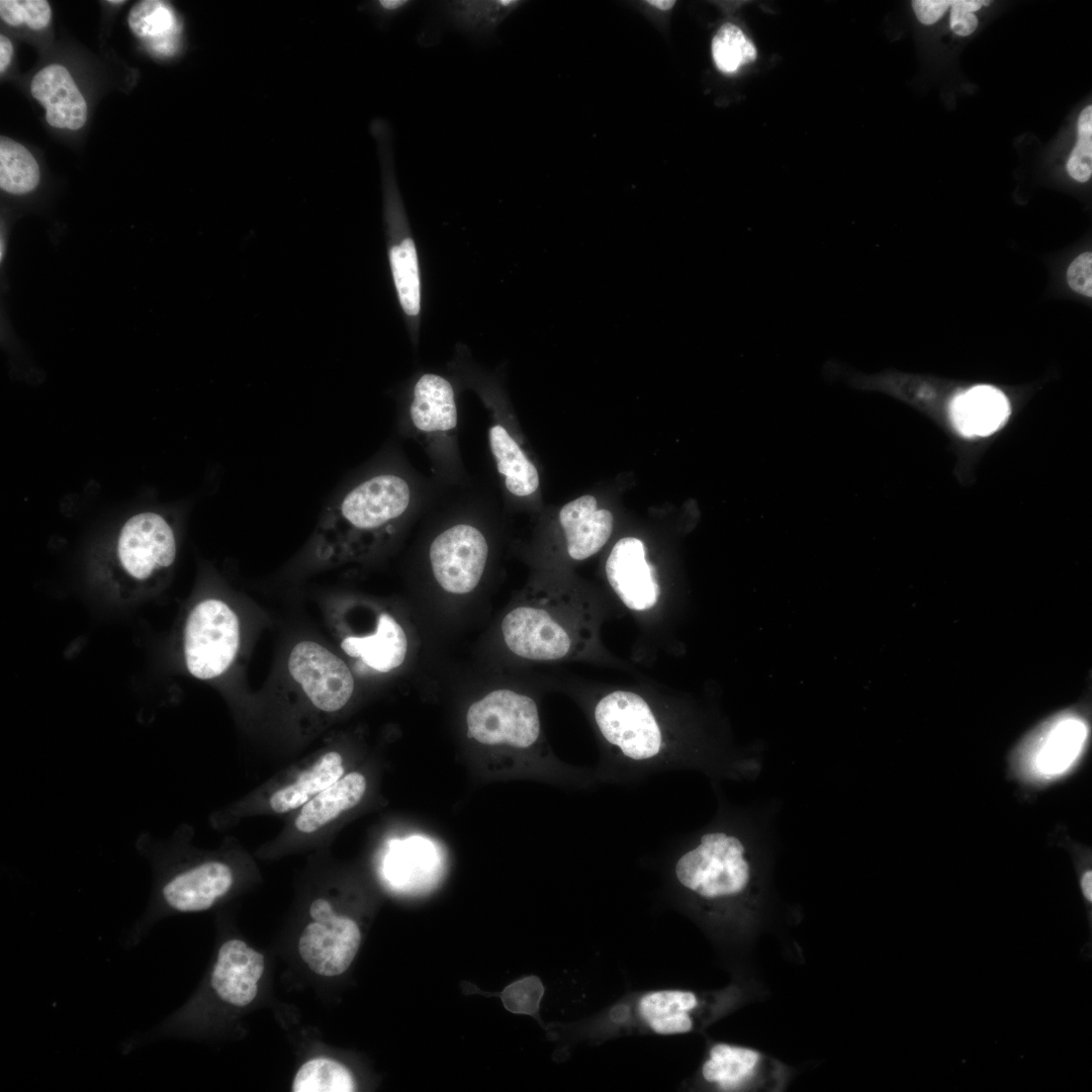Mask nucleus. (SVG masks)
I'll return each mask as SVG.
<instances>
[{
  "label": "nucleus",
  "mask_w": 1092,
  "mask_h": 1092,
  "mask_svg": "<svg viewBox=\"0 0 1092 1092\" xmlns=\"http://www.w3.org/2000/svg\"><path fill=\"white\" fill-rule=\"evenodd\" d=\"M778 804L733 809L692 835L673 864L681 892L708 915H751L764 908Z\"/></svg>",
  "instance_id": "f257e3e1"
},
{
  "label": "nucleus",
  "mask_w": 1092,
  "mask_h": 1092,
  "mask_svg": "<svg viewBox=\"0 0 1092 1092\" xmlns=\"http://www.w3.org/2000/svg\"><path fill=\"white\" fill-rule=\"evenodd\" d=\"M412 490L401 475L381 470L341 488L327 502L301 559L324 568L360 561L396 533Z\"/></svg>",
  "instance_id": "f03ea898"
},
{
  "label": "nucleus",
  "mask_w": 1092,
  "mask_h": 1092,
  "mask_svg": "<svg viewBox=\"0 0 1092 1092\" xmlns=\"http://www.w3.org/2000/svg\"><path fill=\"white\" fill-rule=\"evenodd\" d=\"M599 615L578 589H526L500 623L503 641L518 658L534 662L588 655L598 639Z\"/></svg>",
  "instance_id": "7ed1b4c3"
},
{
  "label": "nucleus",
  "mask_w": 1092,
  "mask_h": 1092,
  "mask_svg": "<svg viewBox=\"0 0 1092 1092\" xmlns=\"http://www.w3.org/2000/svg\"><path fill=\"white\" fill-rule=\"evenodd\" d=\"M593 718L605 743L623 762L646 767L672 761L687 765L671 746L664 723L640 694L627 690L605 694L595 704Z\"/></svg>",
  "instance_id": "20e7f679"
},
{
  "label": "nucleus",
  "mask_w": 1092,
  "mask_h": 1092,
  "mask_svg": "<svg viewBox=\"0 0 1092 1092\" xmlns=\"http://www.w3.org/2000/svg\"><path fill=\"white\" fill-rule=\"evenodd\" d=\"M239 645V619L225 603L205 600L192 610L185 627L184 653L193 676L210 679L222 674Z\"/></svg>",
  "instance_id": "39448f33"
},
{
  "label": "nucleus",
  "mask_w": 1092,
  "mask_h": 1092,
  "mask_svg": "<svg viewBox=\"0 0 1092 1092\" xmlns=\"http://www.w3.org/2000/svg\"><path fill=\"white\" fill-rule=\"evenodd\" d=\"M468 734L485 745L534 746L541 735L536 702L509 689L494 690L474 702L466 714Z\"/></svg>",
  "instance_id": "423d86ee"
},
{
  "label": "nucleus",
  "mask_w": 1092,
  "mask_h": 1092,
  "mask_svg": "<svg viewBox=\"0 0 1092 1092\" xmlns=\"http://www.w3.org/2000/svg\"><path fill=\"white\" fill-rule=\"evenodd\" d=\"M1088 739V726L1072 713L1060 714L1036 728L1017 753L1018 768L1032 779L1048 780L1066 772L1079 758Z\"/></svg>",
  "instance_id": "0eeeda50"
},
{
  "label": "nucleus",
  "mask_w": 1092,
  "mask_h": 1092,
  "mask_svg": "<svg viewBox=\"0 0 1092 1092\" xmlns=\"http://www.w3.org/2000/svg\"><path fill=\"white\" fill-rule=\"evenodd\" d=\"M488 557L482 532L470 524H457L441 532L429 548L431 569L447 593L466 595L479 583Z\"/></svg>",
  "instance_id": "6e6552de"
},
{
  "label": "nucleus",
  "mask_w": 1092,
  "mask_h": 1092,
  "mask_svg": "<svg viewBox=\"0 0 1092 1092\" xmlns=\"http://www.w3.org/2000/svg\"><path fill=\"white\" fill-rule=\"evenodd\" d=\"M288 670L317 709L336 712L354 692L353 674L339 656L313 641H300L291 650Z\"/></svg>",
  "instance_id": "1a4fd4ad"
},
{
  "label": "nucleus",
  "mask_w": 1092,
  "mask_h": 1092,
  "mask_svg": "<svg viewBox=\"0 0 1092 1092\" xmlns=\"http://www.w3.org/2000/svg\"><path fill=\"white\" fill-rule=\"evenodd\" d=\"M117 556L129 575L146 579L173 564L176 557L174 532L158 514L147 512L132 516L120 530Z\"/></svg>",
  "instance_id": "9d476101"
},
{
  "label": "nucleus",
  "mask_w": 1092,
  "mask_h": 1092,
  "mask_svg": "<svg viewBox=\"0 0 1092 1092\" xmlns=\"http://www.w3.org/2000/svg\"><path fill=\"white\" fill-rule=\"evenodd\" d=\"M606 575L615 595L629 610L642 613L657 605L660 586L640 539L624 537L614 545L606 561Z\"/></svg>",
  "instance_id": "9b49d317"
},
{
  "label": "nucleus",
  "mask_w": 1092,
  "mask_h": 1092,
  "mask_svg": "<svg viewBox=\"0 0 1092 1092\" xmlns=\"http://www.w3.org/2000/svg\"><path fill=\"white\" fill-rule=\"evenodd\" d=\"M361 942L357 923L335 914L325 923L313 921L298 939V952L309 969L321 976L343 974L352 964Z\"/></svg>",
  "instance_id": "f8f14e48"
},
{
  "label": "nucleus",
  "mask_w": 1092,
  "mask_h": 1092,
  "mask_svg": "<svg viewBox=\"0 0 1092 1092\" xmlns=\"http://www.w3.org/2000/svg\"><path fill=\"white\" fill-rule=\"evenodd\" d=\"M264 957L241 939L223 941L208 977V986L219 1001L235 1007L249 1005L258 992Z\"/></svg>",
  "instance_id": "ddd939ff"
},
{
  "label": "nucleus",
  "mask_w": 1092,
  "mask_h": 1092,
  "mask_svg": "<svg viewBox=\"0 0 1092 1092\" xmlns=\"http://www.w3.org/2000/svg\"><path fill=\"white\" fill-rule=\"evenodd\" d=\"M30 92L44 106L50 125L77 130L85 124L86 101L64 66L53 64L37 72L30 83Z\"/></svg>",
  "instance_id": "4468645a"
},
{
  "label": "nucleus",
  "mask_w": 1092,
  "mask_h": 1092,
  "mask_svg": "<svg viewBox=\"0 0 1092 1092\" xmlns=\"http://www.w3.org/2000/svg\"><path fill=\"white\" fill-rule=\"evenodd\" d=\"M558 519L567 553L577 561L599 552L609 540L614 526L612 513L599 509L593 495H582L564 505Z\"/></svg>",
  "instance_id": "2eb2a0df"
},
{
  "label": "nucleus",
  "mask_w": 1092,
  "mask_h": 1092,
  "mask_svg": "<svg viewBox=\"0 0 1092 1092\" xmlns=\"http://www.w3.org/2000/svg\"><path fill=\"white\" fill-rule=\"evenodd\" d=\"M407 637L402 626L388 613H381L372 634L347 636L341 649L374 671L388 672L400 666L407 653Z\"/></svg>",
  "instance_id": "dca6fc26"
},
{
  "label": "nucleus",
  "mask_w": 1092,
  "mask_h": 1092,
  "mask_svg": "<svg viewBox=\"0 0 1092 1092\" xmlns=\"http://www.w3.org/2000/svg\"><path fill=\"white\" fill-rule=\"evenodd\" d=\"M413 425L422 432H446L457 426V407L450 382L436 374L419 378L410 407Z\"/></svg>",
  "instance_id": "f3484780"
},
{
  "label": "nucleus",
  "mask_w": 1092,
  "mask_h": 1092,
  "mask_svg": "<svg viewBox=\"0 0 1092 1092\" xmlns=\"http://www.w3.org/2000/svg\"><path fill=\"white\" fill-rule=\"evenodd\" d=\"M366 791V779L357 771L342 777L304 804L295 819L302 833H312L355 807Z\"/></svg>",
  "instance_id": "a211bd4d"
},
{
  "label": "nucleus",
  "mask_w": 1092,
  "mask_h": 1092,
  "mask_svg": "<svg viewBox=\"0 0 1092 1092\" xmlns=\"http://www.w3.org/2000/svg\"><path fill=\"white\" fill-rule=\"evenodd\" d=\"M951 411L953 422L963 434L984 436L1003 424L1009 406L1004 394L996 388L977 386L959 395Z\"/></svg>",
  "instance_id": "6ab92c4d"
},
{
  "label": "nucleus",
  "mask_w": 1092,
  "mask_h": 1092,
  "mask_svg": "<svg viewBox=\"0 0 1092 1092\" xmlns=\"http://www.w3.org/2000/svg\"><path fill=\"white\" fill-rule=\"evenodd\" d=\"M520 4L519 0H453L441 2L439 7L452 28L471 38L485 39L494 35Z\"/></svg>",
  "instance_id": "aec40b11"
},
{
  "label": "nucleus",
  "mask_w": 1092,
  "mask_h": 1092,
  "mask_svg": "<svg viewBox=\"0 0 1092 1092\" xmlns=\"http://www.w3.org/2000/svg\"><path fill=\"white\" fill-rule=\"evenodd\" d=\"M343 774L341 754L336 751L328 752L302 771L293 783L275 791L269 800L270 807L276 813H285L302 807L341 779Z\"/></svg>",
  "instance_id": "412c9836"
},
{
  "label": "nucleus",
  "mask_w": 1092,
  "mask_h": 1092,
  "mask_svg": "<svg viewBox=\"0 0 1092 1092\" xmlns=\"http://www.w3.org/2000/svg\"><path fill=\"white\" fill-rule=\"evenodd\" d=\"M488 439L507 489L518 496L535 492L539 486L538 471L508 431L502 425H494L489 429Z\"/></svg>",
  "instance_id": "4be33fe9"
},
{
  "label": "nucleus",
  "mask_w": 1092,
  "mask_h": 1092,
  "mask_svg": "<svg viewBox=\"0 0 1092 1092\" xmlns=\"http://www.w3.org/2000/svg\"><path fill=\"white\" fill-rule=\"evenodd\" d=\"M698 1004L696 995L690 991L666 990L651 992L639 1002L642 1017L653 1031L660 1034L689 1032L693 1021L689 1011Z\"/></svg>",
  "instance_id": "5701e85b"
},
{
  "label": "nucleus",
  "mask_w": 1092,
  "mask_h": 1092,
  "mask_svg": "<svg viewBox=\"0 0 1092 1092\" xmlns=\"http://www.w3.org/2000/svg\"><path fill=\"white\" fill-rule=\"evenodd\" d=\"M762 1055L757 1051L717 1043L709 1053L702 1068V1075L708 1082L717 1084L725 1090L739 1088L750 1081L759 1069Z\"/></svg>",
  "instance_id": "b1692460"
},
{
  "label": "nucleus",
  "mask_w": 1092,
  "mask_h": 1092,
  "mask_svg": "<svg viewBox=\"0 0 1092 1092\" xmlns=\"http://www.w3.org/2000/svg\"><path fill=\"white\" fill-rule=\"evenodd\" d=\"M131 31L139 37L159 39V51L172 55L181 30L173 7L160 0H143L135 3L127 15Z\"/></svg>",
  "instance_id": "393cba45"
},
{
  "label": "nucleus",
  "mask_w": 1092,
  "mask_h": 1092,
  "mask_svg": "<svg viewBox=\"0 0 1092 1092\" xmlns=\"http://www.w3.org/2000/svg\"><path fill=\"white\" fill-rule=\"evenodd\" d=\"M39 181V168L32 154L21 144L0 138V187L12 194L32 191Z\"/></svg>",
  "instance_id": "a878e982"
},
{
  "label": "nucleus",
  "mask_w": 1092,
  "mask_h": 1092,
  "mask_svg": "<svg viewBox=\"0 0 1092 1092\" xmlns=\"http://www.w3.org/2000/svg\"><path fill=\"white\" fill-rule=\"evenodd\" d=\"M356 1084L351 1072L341 1063L329 1058L305 1062L296 1072L293 1092H352Z\"/></svg>",
  "instance_id": "bb28decb"
},
{
  "label": "nucleus",
  "mask_w": 1092,
  "mask_h": 1092,
  "mask_svg": "<svg viewBox=\"0 0 1092 1092\" xmlns=\"http://www.w3.org/2000/svg\"><path fill=\"white\" fill-rule=\"evenodd\" d=\"M392 276L402 309L408 315L420 312L421 290L418 255L414 241L403 239L389 252Z\"/></svg>",
  "instance_id": "cd10ccee"
},
{
  "label": "nucleus",
  "mask_w": 1092,
  "mask_h": 1092,
  "mask_svg": "<svg viewBox=\"0 0 1092 1092\" xmlns=\"http://www.w3.org/2000/svg\"><path fill=\"white\" fill-rule=\"evenodd\" d=\"M712 55L721 72L733 74L756 59V49L739 27L725 23L712 40Z\"/></svg>",
  "instance_id": "c85d7f7f"
},
{
  "label": "nucleus",
  "mask_w": 1092,
  "mask_h": 1092,
  "mask_svg": "<svg viewBox=\"0 0 1092 1092\" xmlns=\"http://www.w3.org/2000/svg\"><path fill=\"white\" fill-rule=\"evenodd\" d=\"M1069 175L1087 182L1092 175V106L1085 107L1078 119V142L1067 163Z\"/></svg>",
  "instance_id": "c756f323"
},
{
  "label": "nucleus",
  "mask_w": 1092,
  "mask_h": 1092,
  "mask_svg": "<svg viewBox=\"0 0 1092 1092\" xmlns=\"http://www.w3.org/2000/svg\"><path fill=\"white\" fill-rule=\"evenodd\" d=\"M52 10L46 0H1L0 17L9 25L27 24L31 29L44 28L51 20Z\"/></svg>",
  "instance_id": "7c9ffc66"
},
{
  "label": "nucleus",
  "mask_w": 1092,
  "mask_h": 1092,
  "mask_svg": "<svg viewBox=\"0 0 1092 1092\" xmlns=\"http://www.w3.org/2000/svg\"><path fill=\"white\" fill-rule=\"evenodd\" d=\"M542 993L543 988L540 981L535 977H530L508 987L504 1000L508 1009L514 1012L532 1014L538 1010V1003Z\"/></svg>",
  "instance_id": "2f4dec72"
},
{
  "label": "nucleus",
  "mask_w": 1092,
  "mask_h": 1092,
  "mask_svg": "<svg viewBox=\"0 0 1092 1092\" xmlns=\"http://www.w3.org/2000/svg\"><path fill=\"white\" fill-rule=\"evenodd\" d=\"M989 3L990 1L985 0H953L949 20L951 30L961 36L973 33L978 25L974 12Z\"/></svg>",
  "instance_id": "473e14b6"
},
{
  "label": "nucleus",
  "mask_w": 1092,
  "mask_h": 1092,
  "mask_svg": "<svg viewBox=\"0 0 1092 1092\" xmlns=\"http://www.w3.org/2000/svg\"><path fill=\"white\" fill-rule=\"evenodd\" d=\"M1067 282L1075 292L1092 296V254L1084 252L1077 256L1067 270Z\"/></svg>",
  "instance_id": "72a5a7b5"
},
{
  "label": "nucleus",
  "mask_w": 1092,
  "mask_h": 1092,
  "mask_svg": "<svg viewBox=\"0 0 1092 1092\" xmlns=\"http://www.w3.org/2000/svg\"><path fill=\"white\" fill-rule=\"evenodd\" d=\"M952 3L953 0H914L912 7L918 20L929 25L938 21Z\"/></svg>",
  "instance_id": "f704fd0d"
},
{
  "label": "nucleus",
  "mask_w": 1092,
  "mask_h": 1092,
  "mask_svg": "<svg viewBox=\"0 0 1092 1092\" xmlns=\"http://www.w3.org/2000/svg\"><path fill=\"white\" fill-rule=\"evenodd\" d=\"M410 0H379L372 2L373 12L386 17H393L412 6Z\"/></svg>",
  "instance_id": "c9c22d12"
},
{
  "label": "nucleus",
  "mask_w": 1092,
  "mask_h": 1092,
  "mask_svg": "<svg viewBox=\"0 0 1092 1092\" xmlns=\"http://www.w3.org/2000/svg\"><path fill=\"white\" fill-rule=\"evenodd\" d=\"M309 914L313 921L325 923L336 913L328 900L318 898L310 904Z\"/></svg>",
  "instance_id": "e433bc0d"
},
{
  "label": "nucleus",
  "mask_w": 1092,
  "mask_h": 1092,
  "mask_svg": "<svg viewBox=\"0 0 1092 1092\" xmlns=\"http://www.w3.org/2000/svg\"><path fill=\"white\" fill-rule=\"evenodd\" d=\"M13 54V47L10 39L1 34L0 35V72L3 73L11 62Z\"/></svg>",
  "instance_id": "4c0bfd02"
},
{
  "label": "nucleus",
  "mask_w": 1092,
  "mask_h": 1092,
  "mask_svg": "<svg viewBox=\"0 0 1092 1092\" xmlns=\"http://www.w3.org/2000/svg\"><path fill=\"white\" fill-rule=\"evenodd\" d=\"M1080 889L1086 903L1090 906L1092 902V872L1091 869L1085 870L1079 878Z\"/></svg>",
  "instance_id": "58836bf2"
},
{
  "label": "nucleus",
  "mask_w": 1092,
  "mask_h": 1092,
  "mask_svg": "<svg viewBox=\"0 0 1092 1092\" xmlns=\"http://www.w3.org/2000/svg\"><path fill=\"white\" fill-rule=\"evenodd\" d=\"M647 3L654 6V7H656L659 10L667 11V10L671 9L674 6L675 1H673V0H648Z\"/></svg>",
  "instance_id": "ea45409f"
},
{
  "label": "nucleus",
  "mask_w": 1092,
  "mask_h": 1092,
  "mask_svg": "<svg viewBox=\"0 0 1092 1092\" xmlns=\"http://www.w3.org/2000/svg\"><path fill=\"white\" fill-rule=\"evenodd\" d=\"M108 3L116 5V4H122V3H124V1L123 0H120V1L119 0H115V1L109 0Z\"/></svg>",
  "instance_id": "a19ab883"
}]
</instances>
